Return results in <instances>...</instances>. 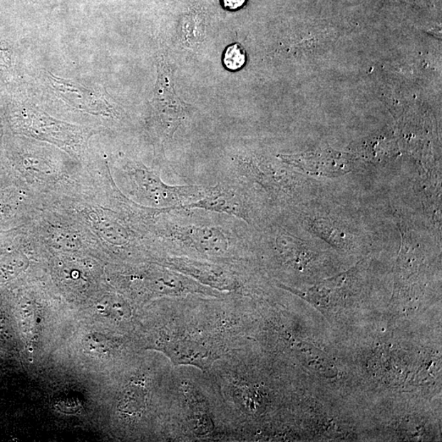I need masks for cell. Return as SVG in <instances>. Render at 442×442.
<instances>
[{"instance_id":"9","label":"cell","mask_w":442,"mask_h":442,"mask_svg":"<svg viewBox=\"0 0 442 442\" xmlns=\"http://www.w3.org/2000/svg\"><path fill=\"white\" fill-rule=\"evenodd\" d=\"M246 63V52L240 43H233L226 48L223 64L230 71H237L243 68Z\"/></svg>"},{"instance_id":"1","label":"cell","mask_w":442,"mask_h":442,"mask_svg":"<svg viewBox=\"0 0 442 442\" xmlns=\"http://www.w3.org/2000/svg\"><path fill=\"white\" fill-rule=\"evenodd\" d=\"M131 179L139 196L153 206L179 208L182 203L195 201L206 192L196 186H170L143 165L133 168Z\"/></svg>"},{"instance_id":"10","label":"cell","mask_w":442,"mask_h":442,"mask_svg":"<svg viewBox=\"0 0 442 442\" xmlns=\"http://www.w3.org/2000/svg\"><path fill=\"white\" fill-rule=\"evenodd\" d=\"M246 1L247 0H220L222 6L230 11L239 9L245 5Z\"/></svg>"},{"instance_id":"8","label":"cell","mask_w":442,"mask_h":442,"mask_svg":"<svg viewBox=\"0 0 442 442\" xmlns=\"http://www.w3.org/2000/svg\"><path fill=\"white\" fill-rule=\"evenodd\" d=\"M236 404L242 411L247 413H255L262 406V396L254 386L247 384L237 386L234 391Z\"/></svg>"},{"instance_id":"4","label":"cell","mask_w":442,"mask_h":442,"mask_svg":"<svg viewBox=\"0 0 442 442\" xmlns=\"http://www.w3.org/2000/svg\"><path fill=\"white\" fill-rule=\"evenodd\" d=\"M202 209L207 211L225 213L237 218L247 220V212L241 199L234 192L223 189L209 190L205 195L195 202L185 204L180 208Z\"/></svg>"},{"instance_id":"2","label":"cell","mask_w":442,"mask_h":442,"mask_svg":"<svg viewBox=\"0 0 442 442\" xmlns=\"http://www.w3.org/2000/svg\"><path fill=\"white\" fill-rule=\"evenodd\" d=\"M174 240L210 256H221L228 251L229 237L223 230L211 226H175Z\"/></svg>"},{"instance_id":"3","label":"cell","mask_w":442,"mask_h":442,"mask_svg":"<svg viewBox=\"0 0 442 442\" xmlns=\"http://www.w3.org/2000/svg\"><path fill=\"white\" fill-rule=\"evenodd\" d=\"M161 346L175 364H190L205 369L217 358L207 346L190 339L169 338L162 341Z\"/></svg>"},{"instance_id":"6","label":"cell","mask_w":442,"mask_h":442,"mask_svg":"<svg viewBox=\"0 0 442 442\" xmlns=\"http://www.w3.org/2000/svg\"><path fill=\"white\" fill-rule=\"evenodd\" d=\"M285 161L296 168H299L307 173L320 175L330 176L344 175L348 171V165L342 163L339 160L328 158H319L314 160L311 157H287Z\"/></svg>"},{"instance_id":"11","label":"cell","mask_w":442,"mask_h":442,"mask_svg":"<svg viewBox=\"0 0 442 442\" xmlns=\"http://www.w3.org/2000/svg\"><path fill=\"white\" fill-rule=\"evenodd\" d=\"M5 56L4 51H0V66H4L5 62Z\"/></svg>"},{"instance_id":"7","label":"cell","mask_w":442,"mask_h":442,"mask_svg":"<svg viewBox=\"0 0 442 442\" xmlns=\"http://www.w3.org/2000/svg\"><path fill=\"white\" fill-rule=\"evenodd\" d=\"M174 265L177 269L195 276V278L205 282L209 285L220 287V289L230 286L229 279L225 277L223 272L215 269L212 265L183 258L175 259Z\"/></svg>"},{"instance_id":"5","label":"cell","mask_w":442,"mask_h":442,"mask_svg":"<svg viewBox=\"0 0 442 442\" xmlns=\"http://www.w3.org/2000/svg\"><path fill=\"white\" fill-rule=\"evenodd\" d=\"M147 390L143 380H133L120 394L118 411L123 416L136 418L141 416L146 407Z\"/></svg>"}]
</instances>
